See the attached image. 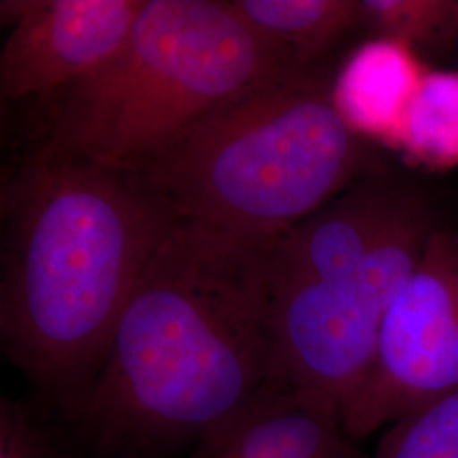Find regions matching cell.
I'll return each mask as SVG.
<instances>
[{
	"mask_svg": "<svg viewBox=\"0 0 458 458\" xmlns=\"http://www.w3.org/2000/svg\"><path fill=\"white\" fill-rule=\"evenodd\" d=\"M265 248L175 219L60 421L77 458H185L276 377Z\"/></svg>",
	"mask_w": 458,
	"mask_h": 458,
	"instance_id": "cell-1",
	"label": "cell"
},
{
	"mask_svg": "<svg viewBox=\"0 0 458 458\" xmlns=\"http://www.w3.org/2000/svg\"><path fill=\"white\" fill-rule=\"evenodd\" d=\"M175 219L138 174L49 143L4 182L2 352L58 421L82 406L132 289Z\"/></svg>",
	"mask_w": 458,
	"mask_h": 458,
	"instance_id": "cell-2",
	"label": "cell"
},
{
	"mask_svg": "<svg viewBox=\"0 0 458 458\" xmlns=\"http://www.w3.org/2000/svg\"><path fill=\"white\" fill-rule=\"evenodd\" d=\"M438 225L425 187L377 168L267 245L276 377L342 410Z\"/></svg>",
	"mask_w": 458,
	"mask_h": 458,
	"instance_id": "cell-3",
	"label": "cell"
},
{
	"mask_svg": "<svg viewBox=\"0 0 458 458\" xmlns=\"http://www.w3.org/2000/svg\"><path fill=\"white\" fill-rule=\"evenodd\" d=\"M380 166L308 73L217 107L134 174L177 219L267 246Z\"/></svg>",
	"mask_w": 458,
	"mask_h": 458,
	"instance_id": "cell-4",
	"label": "cell"
},
{
	"mask_svg": "<svg viewBox=\"0 0 458 458\" xmlns=\"http://www.w3.org/2000/svg\"><path fill=\"white\" fill-rule=\"evenodd\" d=\"M299 77L231 2L145 0L114 56L60 92L47 143L136 172L217 107Z\"/></svg>",
	"mask_w": 458,
	"mask_h": 458,
	"instance_id": "cell-5",
	"label": "cell"
},
{
	"mask_svg": "<svg viewBox=\"0 0 458 458\" xmlns=\"http://www.w3.org/2000/svg\"><path fill=\"white\" fill-rule=\"evenodd\" d=\"M458 387V231L438 225L386 312L372 363L342 406L359 442Z\"/></svg>",
	"mask_w": 458,
	"mask_h": 458,
	"instance_id": "cell-6",
	"label": "cell"
},
{
	"mask_svg": "<svg viewBox=\"0 0 458 458\" xmlns=\"http://www.w3.org/2000/svg\"><path fill=\"white\" fill-rule=\"evenodd\" d=\"M145 0H2V100L62 92L107 64Z\"/></svg>",
	"mask_w": 458,
	"mask_h": 458,
	"instance_id": "cell-7",
	"label": "cell"
},
{
	"mask_svg": "<svg viewBox=\"0 0 458 458\" xmlns=\"http://www.w3.org/2000/svg\"><path fill=\"white\" fill-rule=\"evenodd\" d=\"M185 458H369L348 437L340 406L270 378Z\"/></svg>",
	"mask_w": 458,
	"mask_h": 458,
	"instance_id": "cell-8",
	"label": "cell"
},
{
	"mask_svg": "<svg viewBox=\"0 0 458 458\" xmlns=\"http://www.w3.org/2000/svg\"><path fill=\"white\" fill-rule=\"evenodd\" d=\"M425 73L414 49L374 38L348 56L331 85V98L359 136L395 147Z\"/></svg>",
	"mask_w": 458,
	"mask_h": 458,
	"instance_id": "cell-9",
	"label": "cell"
},
{
	"mask_svg": "<svg viewBox=\"0 0 458 458\" xmlns=\"http://www.w3.org/2000/svg\"><path fill=\"white\" fill-rule=\"evenodd\" d=\"M233 9L280 51L297 73L360 26L359 0H229Z\"/></svg>",
	"mask_w": 458,
	"mask_h": 458,
	"instance_id": "cell-10",
	"label": "cell"
},
{
	"mask_svg": "<svg viewBox=\"0 0 458 458\" xmlns=\"http://www.w3.org/2000/svg\"><path fill=\"white\" fill-rule=\"evenodd\" d=\"M395 147L433 168L458 165V73L426 72Z\"/></svg>",
	"mask_w": 458,
	"mask_h": 458,
	"instance_id": "cell-11",
	"label": "cell"
},
{
	"mask_svg": "<svg viewBox=\"0 0 458 458\" xmlns=\"http://www.w3.org/2000/svg\"><path fill=\"white\" fill-rule=\"evenodd\" d=\"M360 26L410 48L437 49L458 38V0H359Z\"/></svg>",
	"mask_w": 458,
	"mask_h": 458,
	"instance_id": "cell-12",
	"label": "cell"
},
{
	"mask_svg": "<svg viewBox=\"0 0 458 458\" xmlns=\"http://www.w3.org/2000/svg\"><path fill=\"white\" fill-rule=\"evenodd\" d=\"M374 458H458V387L387 426Z\"/></svg>",
	"mask_w": 458,
	"mask_h": 458,
	"instance_id": "cell-13",
	"label": "cell"
},
{
	"mask_svg": "<svg viewBox=\"0 0 458 458\" xmlns=\"http://www.w3.org/2000/svg\"><path fill=\"white\" fill-rule=\"evenodd\" d=\"M0 458H77L64 425L33 399L2 395Z\"/></svg>",
	"mask_w": 458,
	"mask_h": 458,
	"instance_id": "cell-14",
	"label": "cell"
}]
</instances>
